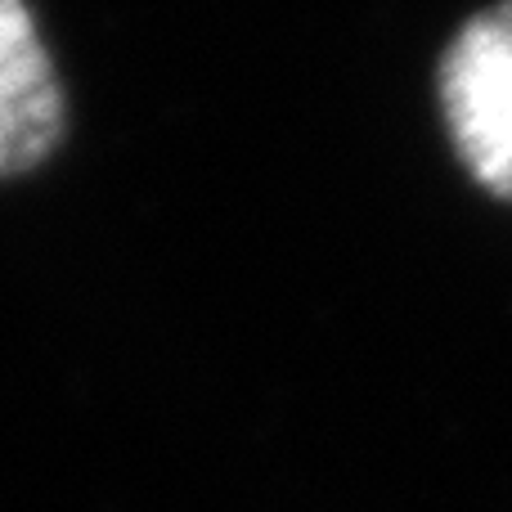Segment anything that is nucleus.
I'll use <instances>...</instances> for the list:
<instances>
[{
  "label": "nucleus",
  "mask_w": 512,
  "mask_h": 512,
  "mask_svg": "<svg viewBox=\"0 0 512 512\" xmlns=\"http://www.w3.org/2000/svg\"><path fill=\"white\" fill-rule=\"evenodd\" d=\"M436 104L463 171L512 203V0L454 32L436 63Z\"/></svg>",
  "instance_id": "f257e3e1"
},
{
  "label": "nucleus",
  "mask_w": 512,
  "mask_h": 512,
  "mask_svg": "<svg viewBox=\"0 0 512 512\" xmlns=\"http://www.w3.org/2000/svg\"><path fill=\"white\" fill-rule=\"evenodd\" d=\"M68 131V99L27 0H0V180L54 158Z\"/></svg>",
  "instance_id": "f03ea898"
}]
</instances>
